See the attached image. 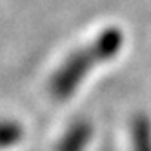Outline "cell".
<instances>
[{
    "label": "cell",
    "mask_w": 151,
    "mask_h": 151,
    "mask_svg": "<svg viewBox=\"0 0 151 151\" xmlns=\"http://www.w3.org/2000/svg\"><path fill=\"white\" fill-rule=\"evenodd\" d=\"M93 129L88 122L78 120L68 127V131L64 133L60 142L57 146V151H84L89 144Z\"/></svg>",
    "instance_id": "2"
},
{
    "label": "cell",
    "mask_w": 151,
    "mask_h": 151,
    "mask_svg": "<svg viewBox=\"0 0 151 151\" xmlns=\"http://www.w3.org/2000/svg\"><path fill=\"white\" fill-rule=\"evenodd\" d=\"M120 46V35L118 31L109 29L99 37L95 44L75 51L73 55L58 68V71L53 75L49 91L57 100H68L75 93V89L80 86V82L89 73L93 64H99L106 58L113 57V53Z\"/></svg>",
    "instance_id": "1"
},
{
    "label": "cell",
    "mask_w": 151,
    "mask_h": 151,
    "mask_svg": "<svg viewBox=\"0 0 151 151\" xmlns=\"http://www.w3.org/2000/svg\"><path fill=\"white\" fill-rule=\"evenodd\" d=\"M133 151H151V133L144 118L137 120L133 127Z\"/></svg>",
    "instance_id": "3"
},
{
    "label": "cell",
    "mask_w": 151,
    "mask_h": 151,
    "mask_svg": "<svg viewBox=\"0 0 151 151\" xmlns=\"http://www.w3.org/2000/svg\"><path fill=\"white\" fill-rule=\"evenodd\" d=\"M24 137L22 127L15 122H0V149L17 144Z\"/></svg>",
    "instance_id": "4"
}]
</instances>
